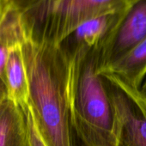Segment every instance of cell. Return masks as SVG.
<instances>
[{
	"label": "cell",
	"instance_id": "1",
	"mask_svg": "<svg viewBox=\"0 0 146 146\" xmlns=\"http://www.w3.org/2000/svg\"><path fill=\"white\" fill-rule=\"evenodd\" d=\"M29 104L46 146H70L71 59L58 44L23 39Z\"/></svg>",
	"mask_w": 146,
	"mask_h": 146
},
{
	"label": "cell",
	"instance_id": "2",
	"mask_svg": "<svg viewBox=\"0 0 146 146\" xmlns=\"http://www.w3.org/2000/svg\"><path fill=\"white\" fill-rule=\"evenodd\" d=\"M99 50L70 57L71 129L88 146H117L113 107L103 77L97 72Z\"/></svg>",
	"mask_w": 146,
	"mask_h": 146
},
{
	"label": "cell",
	"instance_id": "3",
	"mask_svg": "<svg viewBox=\"0 0 146 146\" xmlns=\"http://www.w3.org/2000/svg\"><path fill=\"white\" fill-rule=\"evenodd\" d=\"M136 0H8L23 37L59 44L85 21L114 10H127Z\"/></svg>",
	"mask_w": 146,
	"mask_h": 146
},
{
	"label": "cell",
	"instance_id": "4",
	"mask_svg": "<svg viewBox=\"0 0 146 146\" xmlns=\"http://www.w3.org/2000/svg\"><path fill=\"white\" fill-rule=\"evenodd\" d=\"M112 101L117 146H146V96L112 74H101Z\"/></svg>",
	"mask_w": 146,
	"mask_h": 146
},
{
	"label": "cell",
	"instance_id": "5",
	"mask_svg": "<svg viewBox=\"0 0 146 146\" xmlns=\"http://www.w3.org/2000/svg\"><path fill=\"white\" fill-rule=\"evenodd\" d=\"M146 38V0H136L126 11L112 37L97 58V72L121 58Z\"/></svg>",
	"mask_w": 146,
	"mask_h": 146
},
{
	"label": "cell",
	"instance_id": "6",
	"mask_svg": "<svg viewBox=\"0 0 146 146\" xmlns=\"http://www.w3.org/2000/svg\"><path fill=\"white\" fill-rule=\"evenodd\" d=\"M127 10L107 11L85 21L58 45L69 58L81 51L97 49L100 53L113 35Z\"/></svg>",
	"mask_w": 146,
	"mask_h": 146
},
{
	"label": "cell",
	"instance_id": "7",
	"mask_svg": "<svg viewBox=\"0 0 146 146\" xmlns=\"http://www.w3.org/2000/svg\"><path fill=\"white\" fill-rule=\"evenodd\" d=\"M23 39L10 48L5 68L6 97L17 106L25 109L29 105V87L23 52Z\"/></svg>",
	"mask_w": 146,
	"mask_h": 146
},
{
	"label": "cell",
	"instance_id": "8",
	"mask_svg": "<svg viewBox=\"0 0 146 146\" xmlns=\"http://www.w3.org/2000/svg\"><path fill=\"white\" fill-rule=\"evenodd\" d=\"M0 146H30L25 109L0 94Z\"/></svg>",
	"mask_w": 146,
	"mask_h": 146
},
{
	"label": "cell",
	"instance_id": "9",
	"mask_svg": "<svg viewBox=\"0 0 146 146\" xmlns=\"http://www.w3.org/2000/svg\"><path fill=\"white\" fill-rule=\"evenodd\" d=\"M102 73L116 76L128 85L140 89L146 77V38L99 74Z\"/></svg>",
	"mask_w": 146,
	"mask_h": 146
},
{
	"label": "cell",
	"instance_id": "10",
	"mask_svg": "<svg viewBox=\"0 0 146 146\" xmlns=\"http://www.w3.org/2000/svg\"><path fill=\"white\" fill-rule=\"evenodd\" d=\"M30 146H46L38 129L30 104L25 108Z\"/></svg>",
	"mask_w": 146,
	"mask_h": 146
},
{
	"label": "cell",
	"instance_id": "11",
	"mask_svg": "<svg viewBox=\"0 0 146 146\" xmlns=\"http://www.w3.org/2000/svg\"><path fill=\"white\" fill-rule=\"evenodd\" d=\"M70 146H88L85 144L74 132L72 129L70 130Z\"/></svg>",
	"mask_w": 146,
	"mask_h": 146
},
{
	"label": "cell",
	"instance_id": "12",
	"mask_svg": "<svg viewBox=\"0 0 146 146\" xmlns=\"http://www.w3.org/2000/svg\"><path fill=\"white\" fill-rule=\"evenodd\" d=\"M9 9L8 0H0V23L4 20Z\"/></svg>",
	"mask_w": 146,
	"mask_h": 146
},
{
	"label": "cell",
	"instance_id": "13",
	"mask_svg": "<svg viewBox=\"0 0 146 146\" xmlns=\"http://www.w3.org/2000/svg\"><path fill=\"white\" fill-rule=\"evenodd\" d=\"M4 90H5V86L0 83V94H1Z\"/></svg>",
	"mask_w": 146,
	"mask_h": 146
},
{
	"label": "cell",
	"instance_id": "14",
	"mask_svg": "<svg viewBox=\"0 0 146 146\" xmlns=\"http://www.w3.org/2000/svg\"><path fill=\"white\" fill-rule=\"evenodd\" d=\"M142 91H143V92L144 93V95L146 96V80H145V83H144V84H143V86Z\"/></svg>",
	"mask_w": 146,
	"mask_h": 146
}]
</instances>
